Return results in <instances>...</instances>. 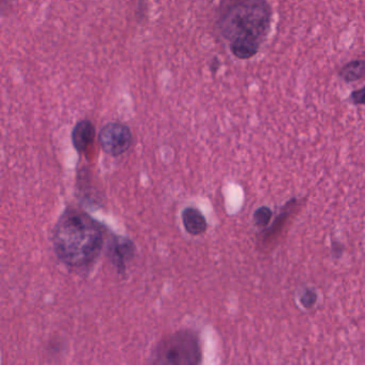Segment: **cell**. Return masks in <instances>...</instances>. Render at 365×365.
I'll list each match as a JSON object with an SVG mask.
<instances>
[{
	"label": "cell",
	"instance_id": "10",
	"mask_svg": "<svg viewBox=\"0 0 365 365\" xmlns=\"http://www.w3.org/2000/svg\"><path fill=\"white\" fill-rule=\"evenodd\" d=\"M271 215H272V213H271V210L268 209V208H259V209H257L256 212H255V224H256L257 226L262 227H262L266 226L267 224L270 221Z\"/></svg>",
	"mask_w": 365,
	"mask_h": 365
},
{
	"label": "cell",
	"instance_id": "12",
	"mask_svg": "<svg viewBox=\"0 0 365 365\" xmlns=\"http://www.w3.org/2000/svg\"><path fill=\"white\" fill-rule=\"evenodd\" d=\"M302 303L305 306H311L312 304L315 303L316 294L313 292H306L304 294V298H302Z\"/></svg>",
	"mask_w": 365,
	"mask_h": 365
},
{
	"label": "cell",
	"instance_id": "6",
	"mask_svg": "<svg viewBox=\"0 0 365 365\" xmlns=\"http://www.w3.org/2000/svg\"><path fill=\"white\" fill-rule=\"evenodd\" d=\"M94 135H96V129L91 121L88 119L78 121L72 131V143L76 151L80 153L85 152L92 144Z\"/></svg>",
	"mask_w": 365,
	"mask_h": 365
},
{
	"label": "cell",
	"instance_id": "4",
	"mask_svg": "<svg viewBox=\"0 0 365 365\" xmlns=\"http://www.w3.org/2000/svg\"><path fill=\"white\" fill-rule=\"evenodd\" d=\"M99 143L104 152L109 156H121L132 144V133L123 123H109L100 131Z\"/></svg>",
	"mask_w": 365,
	"mask_h": 365
},
{
	"label": "cell",
	"instance_id": "11",
	"mask_svg": "<svg viewBox=\"0 0 365 365\" xmlns=\"http://www.w3.org/2000/svg\"><path fill=\"white\" fill-rule=\"evenodd\" d=\"M350 101L356 105H365V86L351 92Z\"/></svg>",
	"mask_w": 365,
	"mask_h": 365
},
{
	"label": "cell",
	"instance_id": "5",
	"mask_svg": "<svg viewBox=\"0 0 365 365\" xmlns=\"http://www.w3.org/2000/svg\"><path fill=\"white\" fill-rule=\"evenodd\" d=\"M134 252L135 247L132 241L123 237H115L109 244V256L119 272L125 270L127 262L132 258Z\"/></svg>",
	"mask_w": 365,
	"mask_h": 365
},
{
	"label": "cell",
	"instance_id": "7",
	"mask_svg": "<svg viewBox=\"0 0 365 365\" xmlns=\"http://www.w3.org/2000/svg\"><path fill=\"white\" fill-rule=\"evenodd\" d=\"M182 224L190 235H199L207 229V221L203 213L194 207H188L182 211Z\"/></svg>",
	"mask_w": 365,
	"mask_h": 365
},
{
	"label": "cell",
	"instance_id": "9",
	"mask_svg": "<svg viewBox=\"0 0 365 365\" xmlns=\"http://www.w3.org/2000/svg\"><path fill=\"white\" fill-rule=\"evenodd\" d=\"M260 43L253 40H235L231 43V51L235 58L241 60L253 58L258 53Z\"/></svg>",
	"mask_w": 365,
	"mask_h": 365
},
{
	"label": "cell",
	"instance_id": "2",
	"mask_svg": "<svg viewBox=\"0 0 365 365\" xmlns=\"http://www.w3.org/2000/svg\"><path fill=\"white\" fill-rule=\"evenodd\" d=\"M217 28L229 42L253 40L262 43L271 25V9L265 0H224Z\"/></svg>",
	"mask_w": 365,
	"mask_h": 365
},
{
	"label": "cell",
	"instance_id": "1",
	"mask_svg": "<svg viewBox=\"0 0 365 365\" xmlns=\"http://www.w3.org/2000/svg\"><path fill=\"white\" fill-rule=\"evenodd\" d=\"M103 245V233L87 213L69 208L59 217L53 231L55 254L70 267H84L94 262Z\"/></svg>",
	"mask_w": 365,
	"mask_h": 365
},
{
	"label": "cell",
	"instance_id": "3",
	"mask_svg": "<svg viewBox=\"0 0 365 365\" xmlns=\"http://www.w3.org/2000/svg\"><path fill=\"white\" fill-rule=\"evenodd\" d=\"M202 362L198 335L192 330H180L163 339L153 349L150 363L166 365H195Z\"/></svg>",
	"mask_w": 365,
	"mask_h": 365
},
{
	"label": "cell",
	"instance_id": "8",
	"mask_svg": "<svg viewBox=\"0 0 365 365\" xmlns=\"http://www.w3.org/2000/svg\"><path fill=\"white\" fill-rule=\"evenodd\" d=\"M339 75L346 82L363 80L365 78V60L363 59L351 60L339 70Z\"/></svg>",
	"mask_w": 365,
	"mask_h": 365
}]
</instances>
